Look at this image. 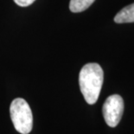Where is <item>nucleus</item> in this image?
<instances>
[{
    "instance_id": "nucleus-1",
    "label": "nucleus",
    "mask_w": 134,
    "mask_h": 134,
    "mask_svg": "<svg viewBox=\"0 0 134 134\" xmlns=\"http://www.w3.org/2000/svg\"><path fill=\"white\" fill-rule=\"evenodd\" d=\"M104 80L101 66L96 63H89L81 68L79 74L81 92L87 104H95L99 98Z\"/></svg>"
},
{
    "instance_id": "nucleus-2",
    "label": "nucleus",
    "mask_w": 134,
    "mask_h": 134,
    "mask_svg": "<svg viewBox=\"0 0 134 134\" xmlns=\"http://www.w3.org/2000/svg\"><path fill=\"white\" fill-rule=\"evenodd\" d=\"M10 114L14 127L21 134H29L33 127V116L29 104L18 98L11 102Z\"/></svg>"
},
{
    "instance_id": "nucleus-3",
    "label": "nucleus",
    "mask_w": 134,
    "mask_h": 134,
    "mask_svg": "<svg viewBox=\"0 0 134 134\" xmlns=\"http://www.w3.org/2000/svg\"><path fill=\"white\" fill-rule=\"evenodd\" d=\"M105 123L110 127H115L120 122L124 112V100L121 96L113 94L105 101L102 108Z\"/></svg>"
},
{
    "instance_id": "nucleus-4",
    "label": "nucleus",
    "mask_w": 134,
    "mask_h": 134,
    "mask_svg": "<svg viewBox=\"0 0 134 134\" xmlns=\"http://www.w3.org/2000/svg\"><path fill=\"white\" fill-rule=\"evenodd\" d=\"M114 21L118 24L123 23H133L134 22V3L127 5L119 11L114 18Z\"/></svg>"
},
{
    "instance_id": "nucleus-5",
    "label": "nucleus",
    "mask_w": 134,
    "mask_h": 134,
    "mask_svg": "<svg viewBox=\"0 0 134 134\" xmlns=\"http://www.w3.org/2000/svg\"><path fill=\"white\" fill-rule=\"evenodd\" d=\"M95 0H70L69 9L72 12H81L87 10Z\"/></svg>"
},
{
    "instance_id": "nucleus-6",
    "label": "nucleus",
    "mask_w": 134,
    "mask_h": 134,
    "mask_svg": "<svg viewBox=\"0 0 134 134\" xmlns=\"http://www.w3.org/2000/svg\"><path fill=\"white\" fill-rule=\"evenodd\" d=\"M13 1L15 2L18 5H19V6L26 7V6L30 5L31 4H33L36 0H13Z\"/></svg>"
}]
</instances>
